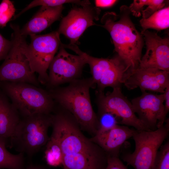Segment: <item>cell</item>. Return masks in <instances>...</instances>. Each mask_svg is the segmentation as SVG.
I'll return each instance as SVG.
<instances>
[{
	"label": "cell",
	"instance_id": "1",
	"mask_svg": "<svg viewBox=\"0 0 169 169\" xmlns=\"http://www.w3.org/2000/svg\"><path fill=\"white\" fill-rule=\"evenodd\" d=\"M95 87L91 77L74 80L66 86L58 87L48 91L55 102L73 116L81 130L93 136L99 127L98 116L93 108L90 95V89Z\"/></svg>",
	"mask_w": 169,
	"mask_h": 169
},
{
	"label": "cell",
	"instance_id": "2",
	"mask_svg": "<svg viewBox=\"0 0 169 169\" xmlns=\"http://www.w3.org/2000/svg\"><path fill=\"white\" fill-rule=\"evenodd\" d=\"M129 7L121 6L120 14L106 13L102 17L103 27L109 33L118 55L130 70L137 69L141 59L143 40L130 16Z\"/></svg>",
	"mask_w": 169,
	"mask_h": 169
},
{
	"label": "cell",
	"instance_id": "3",
	"mask_svg": "<svg viewBox=\"0 0 169 169\" xmlns=\"http://www.w3.org/2000/svg\"><path fill=\"white\" fill-rule=\"evenodd\" d=\"M51 136L59 143L63 156L84 154L98 155L105 153L98 145L85 137L73 116L61 109L53 115Z\"/></svg>",
	"mask_w": 169,
	"mask_h": 169
},
{
	"label": "cell",
	"instance_id": "4",
	"mask_svg": "<svg viewBox=\"0 0 169 169\" xmlns=\"http://www.w3.org/2000/svg\"><path fill=\"white\" fill-rule=\"evenodd\" d=\"M52 120L51 114L22 117L9 140V147L31 157L45 146L49 139L48 130Z\"/></svg>",
	"mask_w": 169,
	"mask_h": 169
},
{
	"label": "cell",
	"instance_id": "5",
	"mask_svg": "<svg viewBox=\"0 0 169 169\" xmlns=\"http://www.w3.org/2000/svg\"><path fill=\"white\" fill-rule=\"evenodd\" d=\"M3 87L12 104L22 117L38 114H51L55 102L49 92L24 83L5 82Z\"/></svg>",
	"mask_w": 169,
	"mask_h": 169
},
{
	"label": "cell",
	"instance_id": "6",
	"mask_svg": "<svg viewBox=\"0 0 169 169\" xmlns=\"http://www.w3.org/2000/svg\"><path fill=\"white\" fill-rule=\"evenodd\" d=\"M155 130L137 131L132 137L133 152H124L122 160L134 169H151L156 154L169 133V119Z\"/></svg>",
	"mask_w": 169,
	"mask_h": 169
},
{
	"label": "cell",
	"instance_id": "7",
	"mask_svg": "<svg viewBox=\"0 0 169 169\" xmlns=\"http://www.w3.org/2000/svg\"><path fill=\"white\" fill-rule=\"evenodd\" d=\"M30 43L26 39L22 44V50L26 57L32 72L38 74L39 83L46 84L48 80L47 71L61 43L58 31L43 35H29Z\"/></svg>",
	"mask_w": 169,
	"mask_h": 169
},
{
	"label": "cell",
	"instance_id": "8",
	"mask_svg": "<svg viewBox=\"0 0 169 169\" xmlns=\"http://www.w3.org/2000/svg\"><path fill=\"white\" fill-rule=\"evenodd\" d=\"M10 26L13 30L11 35L12 45L0 66V82L24 83L38 87V79L32 72L22 50L26 37L21 34L18 25L11 23Z\"/></svg>",
	"mask_w": 169,
	"mask_h": 169
},
{
	"label": "cell",
	"instance_id": "9",
	"mask_svg": "<svg viewBox=\"0 0 169 169\" xmlns=\"http://www.w3.org/2000/svg\"><path fill=\"white\" fill-rule=\"evenodd\" d=\"M67 48L84 57L86 64L89 65L97 92H104L107 87H121L124 77L130 69L118 55L110 59L98 58L81 51L75 44H69Z\"/></svg>",
	"mask_w": 169,
	"mask_h": 169
},
{
	"label": "cell",
	"instance_id": "10",
	"mask_svg": "<svg viewBox=\"0 0 169 169\" xmlns=\"http://www.w3.org/2000/svg\"><path fill=\"white\" fill-rule=\"evenodd\" d=\"M113 89L105 94L96 92L98 115L110 113L115 117L118 123L137 131L148 130L134 112L131 102L123 94L121 87Z\"/></svg>",
	"mask_w": 169,
	"mask_h": 169
},
{
	"label": "cell",
	"instance_id": "11",
	"mask_svg": "<svg viewBox=\"0 0 169 169\" xmlns=\"http://www.w3.org/2000/svg\"><path fill=\"white\" fill-rule=\"evenodd\" d=\"M59 48V52L54 57L48 69L49 72L46 84L50 89L80 79L83 69L86 64L82 55L68 53L61 43Z\"/></svg>",
	"mask_w": 169,
	"mask_h": 169
},
{
	"label": "cell",
	"instance_id": "12",
	"mask_svg": "<svg viewBox=\"0 0 169 169\" xmlns=\"http://www.w3.org/2000/svg\"><path fill=\"white\" fill-rule=\"evenodd\" d=\"M123 84L129 90L139 88L142 92L163 94L169 86V72L153 68L129 70L124 77Z\"/></svg>",
	"mask_w": 169,
	"mask_h": 169
},
{
	"label": "cell",
	"instance_id": "13",
	"mask_svg": "<svg viewBox=\"0 0 169 169\" xmlns=\"http://www.w3.org/2000/svg\"><path fill=\"white\" fill-rule=\"evenodd\" d=\"M99 13V9L89 5L73 8L62 19L57 31L70 40V44H75L87 28L95 25L94 20L98 19Z\"/></svg>",
	"mask_w": 169,
	"mask_h": 169
},
{
	"label": "cell",
	"instance_id": "14",
	"mask_svg": "<svg viewBox=\"0 0 169 169\" xmlns=\"http://www.w3.org/2000/svg\"><path fill=\"white\" fill-rule=\"evenodd\" d=\"M144 36L146 51L141 58L139 68H153L169 72V39L146 30Z\"/></svg>",
	"mask_w": 169,
	"mask_h": 169
},
{
	"label": "cell",
	"instance_id": "15",
	"mask_svg": "<svg viewBox=\"0 0 169 169\" xmlns=\"http://www.w3.org/2000/svg\"><path fill=\"white\" fill-rule=\"evenodd\" d=\"M142 92L141 95L131 101L133 110L148 130H155L163 114L164 94Z\"/></svg>",
	"mask_w": 169,
	"mask_h": 169
},
{
	"label": "cell",
	"instance_id": "16",
	"mask_svg": "<svg viewBox=\"0 0 169 169\" xmlns=\"http://www.w3.org/2000/svg\"><path fill=\"white\" fill-rule=\"evenodd\" d=\"M136 131L127 126L117 124L109 129L98 130L90 139L100 147L107 156L119 157L123 144L132 137Z\"/></svg>",
	"mask_w": 169,
	"mask_h": 169
},
{
	"label": "cell",
	"instance_id": "17",
	"mask_svg": "<svg viewBox=\"0 0 169 169\" xmlns=\"http://www.w3.org/2000/svg\"><path fill=\"white\" fill-rule=\"evenodd\" d=\"M63 8V5L54 7L41 6L20 29L21 34L26 37L45 30L60 18Z\"/></svg>",
	"mask_w": 169,
	"mask_h": 169
},
{
	"label": "cell",
	"instance_id": "18",
	"mask_svg": "<svg viewBox=\"0 0 169 169\" xmlns=\"http://www.w3.org/2000/svg\"><path fill=\"white\" fill-rule=\"evenodd\" d=\"M21 115L12 103L0 95V140L7 144L21 119Z\"/></svg>",
	"mask_w": 169,
	"mask_h": 169
},
{
	"label": "cell",
	"instance_id": "19",
	"mask_svg": "<svg viewBox=\"0 0 169 169\" xmlns=\"http://www.w3.org/2000/svg\"><path fill=\"white\" fill-rule=\"evenodd\" d=\"M140 23L142 28L141 34L149 28L160 30L168 28L169 6L156 11L147 18H142Z\"/></svg>",
	"mask_w": 169,
	"mask_h": 169
},
{
	"label": "cell",
	"instance_id": "20",
	"mask_svg": "<svg viewBox=\"0 0 169 169\" xmlns=\"http://www.w3.org/2000/svg\"><path fill=\"white\" fill-rule=\"evenodd\" d=\"M6 142L0 140V169H23L24 154H12L6 149Z\"/></svg>",
	"mask_w": 169,
	"mask_h": 169
},
{
	"label": "cell",
	"instance_id": "21",
	"mask_svg": "<svg viewBox=\"0 0 169 169\" xmlns=\"http://www.w3.org/2000/svg\"><path fill=\"white\" fill-rule=\"evenodd\" d=\"M45 146L44 157L47 164L53 167L62 165L63 154L58 141L51 136Z\"/></svg>",
	"mask_w": 169,
	"mask_h": 169
},
{
	"label": "cell",
	"instance_id": "22",
	"mask_svg": "<svg viewBox=\"0 0 169 169\" xmlns=\"http://www.w3.org/2000/svg\"><path fill=\"white\" fill-rule=\"evenodd\" d=\"M151 169H169V141L162 144L158 151Z\"/></svg>",
	"mask_w": 169,
	"mask_h": 169
},
{
	"label": "cell",
	"instance_id": "23",
	"mask_svg": "<svg viewBox=\"0 0 169 169\" xmlns=\"http://www.w3.org/2000/svg\"><path fill=\"white\" fill-rule=\"evenodd\" d=\"M15 8L9 0H3L0 3V27H5L14 16Z\"/></svg>",
	"mask_w": 169,
	"mask_h": 169
},
{
	"label": "cell",
	"instance_id": "24",
	"mask_svg": "<svg viewBox=\"0 0 169 169\" xmlns=\"http://www.w3.org/2000/svg\"><path fill=\"white\" fill-rule=\"evenodd\" d=\"M73 0H35L32 1L28 6L23 9L19 13L16 15L14 19L18 17L23 13L33 8L38 6L54 7L58 6L65 3H74Z\"/></svg>",
	"mask_w": 169,
	"mask_h": 169
},
{
	"label": "cell",
	"instance_id": "25",
	"mask_svg": "<svg viewBox=\"0 0 169 169\" xmlns=\"http://www.w3.org/2000/svg\"><path fill=\"white\" fill-rule=\"evenodd\" d=\"M167 1L163 0H148V6L141 12L142 18L146 19L156 11L164 8Z\"/></svg>",
	"mask_w": 169,
	"mask_h": 169
},
{
	"label": "cell",
	"instance_id": "26",
	"mask_svg": "<svg viewBox=\"0 0 169 169\" xmlns=\"http://www.w3.org/2000/svg\"><path fill=\"white\" fill-rule=\"evenodd\" d=\"M97 115L99 122L98 130L109 129L118 124L115 117L110 113H105Z\"/></svg>",
	"mask_w": 169,
	"mask_h": 169
},
{
	"label": "cell",
	"instance_id": "27",
	"mask_svg": "<svg viewBox=\"0 0 169 169\" xmlns=\"http://www.w3.org/2000/svg\"><path fill=\"white\" fill-rule=\"evenodd\" d=\"M104 169H127L119 157L107 156L106 165Z\"/></svg>",
	"mask_w": 169,
	"mask_h": 169
},
{
	"label": "cell",
	"instance_id": "28",
	"mask_svg": "<svg viewBox=\"0 0 169 169\" xmlns=\"http://www.w3.org/2000/svg\"><path fill=\"white\" fill-rule=\"evenodd\" d=\"M148 0H135L129 7L131 12L136 17H139L141 15L143 8L147 5Z\"/></svg>",
	"mask_w": 169,
	"mask_h": 169
},
{
	"label": "cell",
	"instance_id": "29",
	"mask_svg": "<svg viewBox=\"0 0 169 169\" xmlns=\"http://www.w3.org/2000/svg\"><path fill=\"white\" fill-rule=\"evenodd\" d=\"M12 45L11 40L5 38L0 33V61L5 59Z\"/></svg>",
	"mask_w": 169,
	"mask_h": 169
},
{
	"label": "cell",
	"instance_id": "30",
	"mask_svg": "<svg viewBox=\"0 0 169 169\" xmlns=\"http://www.w3.org/2000/svg\"><path fill=\"white\" fill-rule=\"evenodd\" d=\"M164 94L165 96L164 109L161 119L157 124V128L164 124L169 111V86L166 88Z\"/></svg>",
	"mask_w": 169,
	"mask_h": 169
},
{
	"label": "cell",
	"instance_id": "31",
	"mask_svg": "<svg viewBox=\"0 0 169 169\" xmlns=\"http://www.w3.org/2000/svg\"><path fill=\"white\" fill-rule=\"evenodd\" d=\"M117 0H95V4L96 7L102 8H105L110 7L113 5Z\"/></svg>",
	"mask_w": 169,
	"mask_h": 169
},
{
	"label": "cell",
	"instance_id": "32",
	"mask_svg": "<svg viewBox=\"0 0 169 169\" xmlns=\"http://www.w3.org/2000/svg\"><path fill=\"white\" fill-rule=\"evenodd\" d=\"M26 169H46L43 166L40 165H31L28 166Z\"/></svg>",
	"mask_w": 169,
	"mask_h": 169
}]
</instances>
